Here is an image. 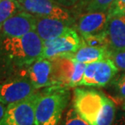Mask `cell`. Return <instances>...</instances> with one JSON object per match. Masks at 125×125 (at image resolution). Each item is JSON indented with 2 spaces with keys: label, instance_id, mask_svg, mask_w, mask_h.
<instances>
[{
  "label": "cell",
  "instance_id": "8",
  "mask_svg": "<svg viewBox=\"0 0 125 125\" xmlns=\"http://www.w3.org/2000/svg\"><path fill=\"white\" fill-rule=\"evenodd\" d=\"M37 92L23 101L6 106L0 125H35V105Z\"/></svg>",
  "mask_w": 125,
  "mask_h": 125
},
{
  "label": "cell",
  "instance_id": "19",
  "mask_svg": "<svg viewBox=\"0 0 125 125\" xmlns=\"http://www.w3.org/2000/svg\"><path fill=\"white\" fill-rule=\"evenodd\" d=\"M59 125H89L83 118L80 116L73 106L70 107L61 119Z\"/></svg>",
  "mask_w": 125,
  "mask_h": 125
},
{
  "label": "cell",
  "instance_id": "7",
  "mask_svg": "<svg viewBox=\"0 0 125 125\" xmlns=\"http://www.w3.org/2000/svg\"><path fill=\"white\" fill-rule=\"evenodd\" d=\"M84 43L81 35L74 28H71L59 37L43 42V51L40 59H52L58 56L74 53Z\"/></svg>",
  "mask_w": 125,
  "mask_h": 125
},
{
  "label": "cell",
  "instance_id": "15",
  "mask_svg": "<svg viewBox=\"0 0 125 125\" xmlns=\"http://www.w3.org/2000/svg\"><path fill=\"white\" fill-rule=\"evenodd\" d=\"M109 54L110 51L106 47L89 46V45L84 43L76 52L62 56L69 58L74 62L87 64L93 62L102 60L105 59H108Z\"/></svg>",
  "mask_w": 125,
  "mask_h": 125
},
{
  "label": "cell",
  "instance_id": "4",
  "mask_svg": "<svg viewBox=\"0 0 125 125\" xmlns=\"http://www.w3.org/2000/svg\"><path fill=\"white\" fill-rule=\"evenodd\" d=\"M38 90L33 86L26 72L7 77L0 82V102L5 106L28 98Z\"/></svg>",
  "mask_w": 125,
  "mask_h": 125
},
{
  "label": "cell",
  "instance_id": "11",
  "mask_svg": "<svg viewBox=\"0 0 125 125\" xmlns=\"http://www.w3.org/2000/svg\"><path fill=\"white\" fill-rule=\"evenodd\" d=\"M105 43L110 51L125 50V12L109 16L105 29Z\"/></svg>",
  "mask_w": 125,
  "mask_h": 125
},
{
  "label": "cell",
  "instance_id": "16",
  "mask_svg": "<svg viewBox=\"0 0 125 125\" xmlns=\"http://www.w3.org/2000/svg\"><path fill=\"white\" fill-rule=\"evenodd\" d=\"M115 0H79L72 7L75 16L77 15L94 11H107Z\"/></svg>",
  "mask_w": 125,
  "mask_h": 125
},
{
  "label": "cell",
  "instance_id": "1",
  "mask_svg": "<svg viewBox=\"0 0 125 125\" xmlns=\"http://www.w3.org/2000/svg\"><path fill=\"white\" fill-rule=\"evenodd\" d=\"M43 41L35 31L20 37H0V77L26 72L33 62L41 58Z\"/></svg>",
  "mask_w": 125,
  "mask_h": 125
},
{
  "label": "cell",
  "instance_id": "21",
  "mask_svg": "<svg viewBox=\"0 0 125 125\" xmlns=\"http://www.w3.org/2000/svg\"><path fill=\"white\" fill-rule=\"evenodd\" d=\"M109 59H111L119 70L125 72V50L110 51Z\"/></svg>",
  "mask_w": 125,
  "mask_h": 125
},
{
  "label": "cell",
  "instance_id": "6",
  "mask_svg": "<svg viewBox=\"0 0 125 125\" xmlns=\"http://www.w3.org/2000/svg\"><path fill=\"white\" fill-rule=\"evenodd\" d=\"M118 72L119 69L109 58L87 63L80 86L105 87L111 83Z\"/></svg>",
  "mask_w": 125,
  "mask_h": 125
},
{
  "label": "cell",
  "instance_id": "5",
  "mask_svg": "<svg viewBox=\"0 0 125 125\" xmlns=\"http://www.w3.org/2000/svg\"><path fill=\"white\" fill-rule=\"evenodd\" d=\"M21 8L34 16L62 20L73 27L76 16L72 8L62 7L54 0H18Z\"/></svg>",
  "mask_w": 125,
  "mask_h": 125
},
{
  "label": "cell",
  "instance_id": "26",
  "mask_svg": "<svg viewBox=\"0 0 125 125\" xmlns=\"http://www.w3.org/2000/svg\"><path fill=\"white\" fill-rule=\"evenodd\" d=\"M123 109L124 110V111H125V103L124 104V106H123Z\"/></svg>",
  "mask_w": 125,
  "mask_h": 125
},
{
  "label": "cell",
  "instance_id": "12",
  "mask_svg": "<svg viewBox=\"0 0 125 125\" xmlns=\"http://www.w3.org/2000/svg\"><path fill=\"white\" fill-rule=\"evenodd\" d=\"M71 28V24L62 20L51 17L36 16L34 31L43 42L51 41L64 34Z\"/></svg>",
  "mask_w": 125,
  "mask_h": 125
},
{
  "label": "cell",
  "instance_id": "13",
  "mask_svg": "<svg viewBox=\"0 0 125 125\" xmlns=\"http://www.w3.org/2000/svg\"><path fill=\"white\" fill-rule=\"evenodd\" d=\"M26 73L37 89L53 85L52 62L51 59H38L28 67Z\"/></svg>",
  "mask_w": 125,
  "mask_h": 125
},
{
  "label": "cell",
  "instance_id": "9",
  "mask_svg": "<svg viewBox=\"0 0 125 125\" xmlns=\"http://www.w3.org/2000/svg\"><path fill=\"white\" fill-rule=\"evenodd\" d=\"M109 18L107 11H94L77 15L73 28L82 38L104 33Z\"/></svg>",
  "mask_w": 125,
  "mask_h": 125
},
{
  "label": "cell",
  "instance_id": "18",
  "mask_svg": "<svg viewBox=\"0 0 125 125\" xmlns=\"http://www.w3.org/2000/svg\"><path fill=\"white\" fill-rule=\"evenodd\" d=\"M108 85L111 92L119 99H125V72L117 74Z\"/></svg>",
  "mask_w": 125,
  "mask_h": 125
},
{
  "label": "cell",
  "instance_id": "17",
  "mask_svg": "<svg viewBox=\"0 0 125 125\" xmlns=\"http://www.w3.org/2000/svg\"><path fill=\"white\" fill-rule=\"evenodd\" d=\"M21 10L18 0H0V25Z\"/></svg>",
  "mask_w": 125,
  "mask_h": 125
},
{
  "label": "cell",
  "instance_id": "20",
  "mask_svg": "<svg viewBox=\"0 0 125 125\" xmlns=\"http://www.w3.org/2000/svg\"><path fill=\"white\" fill-rule=\"evenodd\" d=\"M85 67H86L85 63L75 62L74 72H73V74H72L71 81H70V84H69L70 89L80 86L81 81H82V78H83V75H84V69H85Z\"/></svg>",
  "mask_w": 125,
  "mask_h": 125
},
{
  "label": "cell",
  "instance_id": "22",
  "mask_svg": "<svg viewBox=\"0 0 125 125\" xmlns=\"http://www.w3.org/2000/svg\"><path fill=\"white\" fill-rule=\"evenodd\" d=\"M125 12V0H115L108 10L109 16Z\"/></svg>",
  "mask_w": 125,
  "mask_h": 125
},
{
  "label": "cell",
  "instance_id": "3",
  "mask_svg": "<svg viewBox=\"0 0 125 125\" xmlns=\"http://www.w3.org/2000/svg\"><path fill=\"white\" fill-rule=\"evenodd\" d=\"M69 88L52 85L37 92L35 125H59L70 101Z\"/></svg>",
  "mask_w": 125,
  "mask_h": 125
},
{
  "label": "cell",
  "instance_id": "23",
  "mask_svg": "<svg viewBox=\"0 0 125 125\" xmlns=\"http://www.w3.org/2000/svg\"><path fill=\"white\" fill-rule=\"evenodd\" d=\"M112 125H125V111H119L116 114Z\"/></svg>",
  "mask_w": 125,
  "mask_h": 125
},
{
  "label": "cell",
  "instance_id": "14",
  "mask_svg": "<svg viewBox=\"0 0 125 125\" xmlns=\"http://www.w3.org/2000/svg\"><path fill=\"white\" fill-rule=\"evenodd\" d=\"M51 60L52 62L53 85L69 88L70 81L75 69V62L64 56L55 57Z\"/></svg>",
  "mask_w": 125,
  "mask_h": 125
},
{
  "label": "cell",
  "instance_id": "10",
  "mask_svg": "<svg viewBox=\"0 0 125 125\" xmlns=\"http://www.w3.org/2000/svg\"><path fill=\"white\" fill-rule=\"evenodd\" d=\"M36 16L21 10L0 25V37H20L34 31Z\"/></svg>",
  "mask_w": 125,
  "mask_h": 125
},
{
  "label": "cell",
  "instance_id": "2",
  "mask_svg": "<svg viewBox=\"0 0 125 125\" xmlns=\"http://www.w3.org/2000/svg\"><path fill=\"white\" fill-rule=\"evenodd\" d=\"M73 107L89 125H112L116 115L114 102L94 89H75Z\"/></svg>",
  "mask_w": 125,
  "mask_h": 125
},
{
  "label": "cell",
  "instance_id": "24",
  "mask_svg": "<svg viewBox=\"0 0 125 125\" xmlns=\"http://www.w3.org/2000/svg\"><path fill=\"white\" fill-rule=\"evenodd\" d=\"M54 1H56L58 3L62 5V7H67V8H71L76 4V2L79 0H54Z\"/></svg>",
  "mask_w": 125,
  "mask_h": 125
},
{
  "label": "cell",
  "instance_id": "25",
  "mask_svg": "<svg viewBox=\"0 0 125 125\" xmlns=\"http://www.w3.org/2000/svg\"><path fill=\"white\" fill-rule=\"evenodd\" d=\"M5 110H6V106L2 104V102H0V123H1L2 118H3Z\"/></svg>",
  "mask_w": 125,
  "mask_h": 125
}]
</instances>
